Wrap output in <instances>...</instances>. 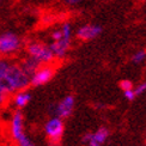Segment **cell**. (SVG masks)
I'll return each mask as SVG.
<instances>
[{
    "label": "cell",
    "instance_id": "cell-16",
    "mask_svg": "<svg viewBox=\"0 0 146 146\" xmlns=\"http://www.w3.org/2000/svg\"><path fill=\"white\" fill-rule=\"evenodd\" d=\"M120 88L121 90H129V89H133V84L131 80H127V79H123V80L120 82Z\"/></svg>",
    "mask_w": 146,
    "mask_h": 146
},
{
    "label": "cell",
    "instance_id": "cell-12",
    "mask_svg": "<svg viewBox=\"0 0 146 146\" xmlns=\"http://www.w3.org/2000/svg\"><path fill=\"white\" fill-rule=\"evenodd\" d=\"M19 65H21V67H22L24 71H25L29 76H31L33 73L41 66V64H40L38 61H36L35 59L30 58V56H28L27 59H24Z\"/></svg>",
    "mask_w": 146,
    "mask_h": 146
},
{
    "label": "cell",
    "instance_id": "cell-15",
    "mask_svg": "<svg viewBox=\"0 0 146 146\" xmlns=\"http://www.w3.org/2000/svg\"><path fill=\"white\" fill-rule=\"evenodd\" d=\"M17 143V145L18 146H36L35 145V143L31 140V139H30L27 134H24V135H22L19 139H18V140L16 141Z\"/></svg>",
    "mask_w": 146,
    "mask_h": 146
},
{
    "label": "cell",
    "instance_id": "cell-17",
    "mask_svg": "<svg viewBox=\"0 0 146 146\" xmlns=\"http://www.w3.org/2000/svg\"><path fill=\"white\" fill-rule=\"evenodd\" d=\"M7 96H9V92L1 86V84H0V106L4 104V103L6 102V100H7Z\"/></svg>",
    "mask_w": 146,
    "mask_h": 146
},
{
    "label": "cell",
    "instance_id": "cell-19",
    "mask_svg": "<svg viewBox=\"0 0 146 146\" xmlns=\"http://www.w3.org/2000/svg\"><path fill=\"white\" fill-rule=\"evenodd\" d=\"M123 95L126 97V100H128V101H133V100L135 98V92H134V90H133V89L125 90L123 91Z\"/></svg>",
    "mask_w": 146,
    "mask_h": 146
},
{
    "label": "cell",
    "instance_id": "cell-13",
    "mask_svg": "<svg viewBox=\"0 0 146 146\" xmlns=\"http://www.w3.org/2000/svg\"><path fill=\"white\" fill-rule=\"evenodd\" d=\"M10 65H11V61H9L6 58H0V82L3 80V78L6 74V72H7Z\"/></svg>",
    "mask_w": 146,
    "mask_h": 146
},
{
    "label": "cell",
    "instance_id": "cell-22",
    "mask_svg": "<svg viewBox=\"0 0 146 146\" xmlns=\"http://www.w3.org/2000/svg\"><path fill=\"white\" fill-rule=\"evenodd\" d=\"M141 1H146V0H141Z\"/></svg>",
    "mask_w": 146,
    "mask_h": 146
},
{
    "label": "cell",
    "instance_id": "cell-8",
    "mask_svg": "<svg viewBox=\"0 0 146 146\" xmlns=\"http://www.w3.org/2000/svg\"><path fill=\"white\" fill-rule=\"evenodd\" d=\"M74 97L68 95L64 97V98L60 101L58 104L54 108V113H55V116L60 117V119H67L71 116V114L73 113V109H74Z\"/></svg>",
    "mask_w": 146,
    "mask_h": 146
},
{
    "label": "cell",
    "instance_id": "cell-7",
    "mask_svg": "<svg viewBox=\"0 0 146 146\" xmlns=\"http://www.w3.org/2000/svg\"><path fill=\"white\" fill-rule=\"evenodd\" d=\"M109 137V131L106 127H101L94 133H86L83 137V143L88 146H103Z\"/></svg>",
    "mask_w": 146,
    "mask_h": 146
},
{
    "label": "cell",
    "instance_id": "cell-1",
    "mask_svg": "<svg viewBox=\"0 0 146 146\" xmlns=\"http://www.w3.org/2000/svg\"><path fill=\"white\" fill-rule=\"evenodd\" d=\"M0 84L9 94H15L17 91L25 90L29 86L30 76L21 67L19 64L11 62L7 72H6Z\"/></svg>",
    "mask_w": 146,
    "mask_h": 146
},
{
    "label": "cell",
    "instance_id": "cell-4",
    "mask_svg": "<svg viewBox=\"0 0 146 146\" xmlns=\"http://www.w3.org/2000/svg\"><path fill=\"white\" fill-rule=\"evenodd\" d=\"M22 38L16 33L5 31L0 34V56L15 55L22 49Z\"/></svg>",
    "mask_w": 146,
    "mask_h": 146
},
{
    "label": "cell",
    "instance_id": "cell-18",
    "mask_svg": "<svg viewBox=\"0 0 146 146\" xmlns=\"http://www.w3.org/2000/svg\"><path fill=\"white\" fill-rule=\"evenodd\" d=\"M134 90V92H135V96H139V95H141L144 94L145 91H146V83H141V84H139L138 86L135 89H133Z\"/></svg>",
    "mask_w": 146,
    "mask_h": 146
},
{
    "label": "cell",
    "instance_id": "cell-20",
    "mask_svg": "<svg viewBox=\"0 0 146 146\" xmlns=\"http://www.w3.org/2000/svg\"><path fill=\"white\" fill-rule=\"evenodd\" d=\"M80 1H82V0H66V3H67L68 5H77Z\"/></svg>",
    "mask_w": 146,
    "mask_h": 146
},
{
    "label": "cell",
    "instance_id": "cell-3",
    "mask_svg": "<svg viewBox=\"0 0 146 146\" xmlns=\"http://www.w3.org/2000/svg\"><path fill=\"white\" fill-rule=\"evenodd\" d=\"M27 53L28 56L35 59L36 61H38L41 65H47L50 64L55 56L50 49V47L40 41H33L29 42L27 46Z\"/></svg>",
    "mask_w": 146,
    "mask_h": 146
},
{
    "label": "cell",
    "instance_id": "cell-9",
    "mask_svg": "<svg viewBox=\"0 0 146 146\" xmlns=\"http://www.w3.org/2000/svg\"><path fill=\"white\" fill-rule=\"evenodd\" d=\"M102 33V28L97 24H84L77 30V37L82 41H90L96 38Z\"/></svg>",
    "mask_w": 146,
    "mask_h": 146
},
{
    "label": "cell",
    "instance_id": "cell-2",
    "mask_svg": "<svg viewBox=\"0 0 146 146\" xmlns=\"http://www.w3.org/2000/svg\"><path fill=\"white\" fill-rule=\"evenodd\" d=\"M60 29L62 31V36L59 40L53 41L49 44L54 56L56 59H62L66 56V54H67L71 47V40H72V33H73L72 25L70 23H64Z\"/></svg>",
    "mask_w": 146,
    "mask_h": 146
},
{
    "label": "cell",
    "instance_id": "cell-21",
    "mask_svg": "<svg viewBox=\"0 0 146 146\" xmlns=\"http://www.w3.org/2000/svg\"><path fill=\"white\" fill-rule=\"evenodd\" d=\"M1 1H3V0H0V4H1Z\"/></svg>",
    "mask_w": 146,
    "mask_h": 146
},
{
    "label": "cell",
    "instance_id": "cell-10",
    "mask_svg": "<svg viewBox=\"0 0 146 146\" xmlns=\"http://www.w3.org/2000/svg\"><path fill=\"white\" fill-rule=\"evenodd\" d=\"M25 134L24 132V117L21 111H16L11 120V135L15 141H17L22 135Z\"/></svg>",
    "mask_w": 146,
    "mask_h": 146
},
{
    "label": "cell",
    "instance_id": "cell-14",
    "mask_svg": "<svg viewBox=\"0 0 146 146\" xmlns=\"http://www.w3.org/2000/svg\"><path fill=\"white\" fill-rule=\"evenodd\" d=\"M145 60H146V50L145 49H140V50L135 52L132 56V61L134 64H141Z\"/></svg>",
    "mask_w": 146,
    "mask_h": 146
},
{
    "label": "cell",
    "instance_id": "cell-5",
    "mask_svg": "<svg viewBox=\"0 0 146 146\" xmlns=\"http://www.w3.org/2000/svg\"><path fill=\"white\" fill-rule=\"evenodd\" d=\"M64 131H65L64 121L62 119L58 116L49 119L44 125V133L52 146H58L60 144L61 138L64 135Z\"/></svg>",
    "mask_w": 146,
    "mask_h": 146
},
{
    "label": "cell",
    "instance_id": "cell-6",
    "mask_svg": "<svg viewBox=\"0 0 146 146\" xmlns=\"http://www.w3.org/2000/svg\"><path fill=\"white\" fill-rule=\"evenodd\" d=\"M55 70L49 64L40 66L31 76H30V85L33 86H41V85L47 84L49 80H52V78L54 77Z\"/></svg>",
    "mask_w": 146,
    "mask_h": 146
},
{
    "label": "cell",
    "instance_id": "cell-11",
    "mask_svg": "<svg viewBox=\"0 0 146 146\" xmlns=\"http://www.w3.org/2000/svg\"><path fill=\"white\" fill-rule=\"evenodd\" d=\"M31 100V95H30L29 91L25 90H21V91H17L15 92V97H13V104L16 108L21 109V108H24L28 103Z\"/></svg>",
    "mask_w": 146,
    "mask_h": 146
}]
</instances>
